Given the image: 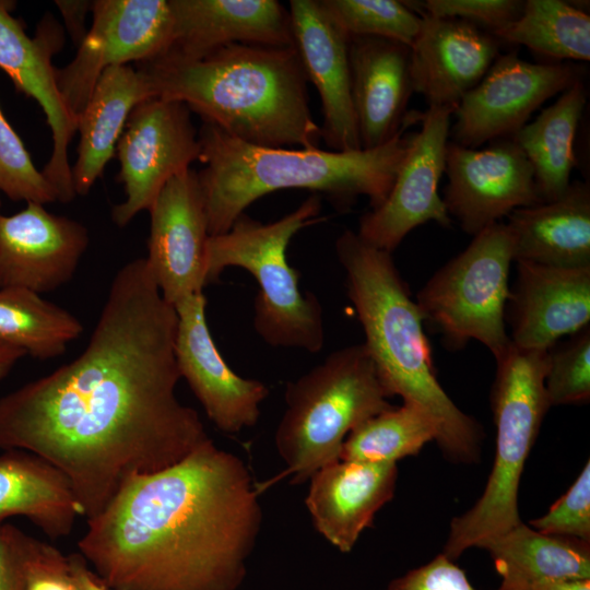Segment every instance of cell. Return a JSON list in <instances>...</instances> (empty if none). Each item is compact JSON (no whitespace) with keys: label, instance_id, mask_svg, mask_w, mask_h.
<instances>
[{"label":"cell","instance_id":"33","mask_svg":"<svg viewBox=\"0 0 590 590\" xmlns=\"http://www.w3.org/2000/svg\"><path fill=\"white\" fill-rule=\"evenodd\" d=\"M349 37L373 36L411 47L421 28V14L397 0H319Z\"/></svg>","mask_w":590,"mask_h":590},{"label":"cell","instance_id":"35","mask_svg":"<svg viewBox=\"0 0 590 590\" xmlns=\"http://www.w3.org/2000/svg\"><path fill=\"white\" fill-rule=\"evenodd\" d=\"M0 190L14 201L46 204L57 193L38 170L22 140L0 109Z\"/></svg>","mask_w":590,"mask_h":590},{"label":"cell","instance_id":"10","mask_svg":"<svg viewBox=\"0 0 590 590\" xmlns=\"http://www.w3.org/2000/svg\"><path fill=\"white\" fill-rule=\"evenodd\" d=\"M93 23L73 60L56 71L58 88L78 120L103 72L114 66L152 61L170 40L169 0H96Z\"/></svg>","mask_w":590,"mask_h":590},{"label":"cell","instance_id":"4","mask_svg":"<svg viewBox=\"0 0 590 590\" xmlns=\"http://www.w3.org/2000/svg\"><path fill=\"white\" fill-rule=\"evenodd\" d=\"M400 130L369 150L326 151L266 148L244 142L203 122L197 173L210 236L226 233L256 200L282 189H307L326 196L338 209L359 196L376 209L387 199L406 154L410 133Z\"/></svg>","mask_w":590,"mask_h":590},{"label":"cell","instance_id":"16","mask_svg":"<svg viewBox=\"0 0 590 590\" xmlns=\"http://www.w3.org/2000/svg\"><path fill=\"white\" fill-rule=\"evenodd\" d=\"M205 307L203 293L175 306L177 367L209 420L224 433H239L257 424L269 389L260 380L240 377L227 365L211 335Z\"/></svg>","mask_w":590,"mask_h":590},{"label":"cell","instance_id":"38","mask_svg":"<svg viewBox=\"0 0 590 590\" xmlns=\"http://www.w3.org/2000/svg\"><path fill=\"white\" fill-rule=\"evenodd\" d=\"M24 590H83L69 555L36 539L27 560Z\"/></svg>","mask_w":590,"mask_h":590},{"label":"cell","instance_id":"23","mask_svg":"<svg viewBox=\"0 0 590 590\" xmlns=\"http://www.w3.org/2000/svg\"><path fill=\"white\" fill-rule=\"evenodd\" d=\"M349 57L362 149L379 148L403 128L418 123L420 111L406 110L414 93L409 46L381 37H351Z\"/></svg>","mask_w":590,"mask_h":590},{"label":"cell","instance_id":"28","mask_svg":"<svg viewBox=\"0 0 590 590\" xmlns=\"http://www.w3.org/2000/svg\"><path fill=\"white\" fill-rule=\"evenodd\" d=\"M479 547L491 555L504 590H531L546 579H590V542L545 534L522 521Z\"/></svg>","mask_w":590,"mask_h":590},{"label":"cell","instance_id":"1","mask_svg":"<svg viewBox=\"0 0 590 590\" xmlns=\"http://www.w3.org/2000/svg\"><path fill=\"white\" fill-rule=\"evenodd\" d=\"M176 331L145 258L126 263L83 352L0 398V449L57 467L86 519L131 477L182 460L210 437L176 396Z\"/></svg>","mask_w":590,"mask_h":590},{"label":"cell","instance_id":"25","mask_svg":"<svg viewBox=\"0 0 590 590\" xmlns=\"http://www.w3.org/2000/svg\"><path fill=\"white\" fill-rule=\"evenodd\" d=\"M506 223L515 262L558 268L590 267V187L573 181L552 202L514 210Z\"/></svg>","mask_w":590,"mask_h":590},{"label":"cell","instance_id":"32","mask_svg":"<svg viewBox=\"0 0 590 590\" xmlns=\"http://www.w3.org/2000/svg\"><path fill=\"white\" fill-rule=\"evenodd\" d=\"M437 436L434 420L416 404L403 402L354 428L343 442L340 460L397 463L417 455Z\"/></svg>","mask_w":590,"mask_h":590},{"label":"cell","instance_id":"40","mask_svg":"<svg viewBox=\"0 0 590 590\" xmlns=\"http://www.w3.org/2000/svg\"><path fill=\"white\" fill-rule=\"evenodd\" d=\"M35 541L13 524H0V590H24L27 560Z\"/></svg>","mask_w":590,"mask_h":590},{"label":"cell","instance_id":"27","mask_svg":"<svg viewBox=\"0 0 590 590\" xmlns=\"http://www.w3.org/2000/svg\"><path fill=\"white\" fill-rule=\"evenodd\" d=\"M81 507L64 473L44 458L19 449L0 453V524L25 517L47 536L69 535Z\"/></svg>","mask_w":590,"mask_h":590},{"label":"cell","instance_id":"12","mask_svg":"<svg viewBox=\"0 0 590 590\" xmlns=\"http://www.w3.org/2000/svg\"><path fill=\"white\" fill-rule=\"evenodd\" d=\"M581 78V70L568 63H532L515 51L498 56L455 108L451 142L477 149L486 142L512 138L546 99Z\"/></svg>","mask_w":590,"mask_h":590},{"label":"cell","instance_id":"39","mask_svg":"<svg viewBox=\"0 0 590 590\" xmlns=\"http://www.w3.org/2000/svg\"><path fill=\"white\" fill-rule=\"evenodd\" d=\"M386 590H475L453 560L442 553L430 562L392 579ZM504 590V589H498Z\"/></svg>","mask_w":590,"mask_h":590},{"label":"cell","instance_id":"7","mask_svg":"<svg viewBox=\"0 0 590 590\" xmlns=\"http://www.w3.org/2000/svg\"><path fill=\"white\" fill-rule=\"evenodd\" d=\"M390 396L363 344L337 350L285 389V411L275 448L292 484L308 481L340 460L347 435L392 408Z\"/></svg>","mask_w":590,"mask_h":590},{"label":"cell","instance_id":"19","mask_svg":"<svg viewBox=\"0 0 590 590\" xmlns=\"http://www.w3.org/2000/svg\"><path fill=\"white\" fill-rule=\"evenodd\" d=\"M288 12L294 47L320 97L321 139L331 151L361 150L352 101L350 38L319 0H291Z\"/></svg>","mask_w":590,"mask_h":590},{"label":"cell","instance_id":"26","mask_svg":"<svg viewBox=\"0 0 590 590\" xmlns=\"http://www.w3.org/2000/svg\"><path fill=\"white\" fill-rule=\"evenodd\" d=\"M155 97L149 74L129 64L106 69L76 120L78 158L71 167L75 194H86L116 154L127 120L141 102Z\"/></svg>","mask_w":590,"mask_h":590},{"label":"cell","instance_id":"13","mask_svg":"<svg viewBox=\"0 0 590 590\" xmlns=\"http://www.w3.org/2000/svg\"><path fill=\"white\" fill-rule=\"evenodd\" d=\"M453 109L428 107L420 111L421 129L410 143L390 193L381 205L363 214L357 235L369 245L392 253L404 237L427 222L449 226L451 219L438 185Z\"/></svg>","mask_w":590,"mask_h":590},{"label":"cell","instance_id":"24","mask_svg":"<svg viewBox=\"0 0 590 590\" xmlns=\"http://www.w3.org/2000/svg\"><path fill=\"white\" fill-rule=\"evenodd\" d=\"M397 477V463L337 460L320 468L305 500L314 527L340 552H351L393 498Z\"/></svg>","mask_w":590,"mask_h":590},{"label":"cell","instance_id":"21","mask_svg":"<svg viewBox=\"0 0 590 590\" xmlns=\"http://www.w3.org/2000/svg\"><path fill=\"white\" fill-rule=\"evenodd\" d=\"M516 263L517 279L507 303L514 345L547 351L560 338L589 326L590 267Z\"/></svg>","mask_w":590,"mask_h":590},{"label":"cell","instance_id":"29","mask_svg":"<svg viewBox=\"0 0 590 590\" xmlns=\"http://www.w3.org/2000/svg\"><path fill=\"white\" fill-rule=\"evenodd\" d=\"M586 102L581 80L512 137L533 169L542 202L559 199L569 188L576 165L574 141Z\"/></svg>","mask_w":590,"mask_h":590},{"label":"cell","instance_id":"34","mask_svg":"<svg viewBox=\"0 0 590 590\" xmlns=\"http://www.w3.org/2000/svg\"><path fill=\"white\" fill-rule=\"evenodd\" d=\"M569 337L547 350L544 388L550 406L590 399V327Z\"/></svg>","mask_w":590,"mask_h":590},{"label":"cell","instance_id":"8","mask_svg":"<svg viewBox=\"0 0 590 590\" xmlns=\"http://www.w3.org/2000/svg\"><path fill=\"white\" fill-rule=\"evenodd\" d=\"M546 366L547 351L520 349L511 342L496 358L491 391L496 426L494 463L477 502L450 523L441 553L453 562L470 547H479L521 522V474L551 408L544 388Z\"/></svg>","mask_w":590,"mask_h":590},{"label":"cell","instance_id":"15","mask_svg":"<svg viewBox=\"0 0 590 590\" xmlns=\"http://www.w3.org/2000/svg\"><path fill=\"white\" fill-rule=\"evenodd\" d=\"M149 212L145 260L163 298L175 307L208 285L210 235L197 172L189 168L170 178Z\"/></svg>","mask_w":590,"mask_h":590},{"label":"cell","instance_id":"43","mask_svg":"<svg viewBox=\"0 0 590 590\" xmlns=\"http://www.w3.org/2000/svg\"><path fill=\"white\" fill-rule=\"evenodd\" d=\"M531 590H590V579H546Z\"/></svg>","mask_w":590,"mask_h":590},{"label":"cell","instance_id":"20","mask_svg":"<svg viewBox=\"0 0 590 590\" xmlns=\"http://www.w3.org/2000/svg\"><path fill=\"white\" fill-rule=\"evenodd\" d=\"M421 28L410 47L413 92L428 107L455 108L486 74L498 57L499 40L456 17L421 13Z\"/></svg>","mask_w":590,"mask_h":590},{"label":"cell","instance_id":"44","mask_svg":"<svg viewBox=\"0 0 590 590\" xmlns=\"http://www.w3.org/2000/svg\"><path fill=\"white\" fill-rule=\"evenodd\" d=\"M26 353L20 349L0 343V380L8 376L14 365Z\"/></svg>","mask_w":590,"mask_h":590},{"label":"cell","instance_id":"36","mask_svg":"<svg viewBox=\"0 0 590 590\" xmlns=\"http://www.w3.org/2000/svg\"><path fill=\"white\" fill-rule=\"evenodd\" d=\"M534 530L590 542L589 460L567 492L543 516L531 520Z\"/></svg>","mask_w":590,"mask_h":590},{"label":"cell","instance_id":"5","mask_svg":"<svg viewBox=\"0 0 590 590\" xmlns=\"http://www.w3.org/2000/svg\"><path fill=\"white\" fill-rule=\"evenodd\" d=\"M346 292L365 333L366 346L389 396L423 409L436 423V442L455 463L481 456L480 424L462 412L438 382L423 318L390 252L344 231L335 241Z\"/></svg>","mask_w":590,"mask_h":590},{"label":"cell","instance_id":"9","mask_svg":"<svg viewBox=\"0 0 590 590\" xmlns=\"http://www.w3.org/2000/svg\"><path fill=\"white\" fill-rule=\"evenodd\" d=\"M512 237L506 223L473 236L470 245L435 272L416 295L423 321L441 334L445 345H485L495 359L510 345L506 310L510 296Z\"/></svg>","mask_w":590,"mask_h":590},{"label":"cell","instance_id":"2","mask_svg":"<svg viewBox=\"0 0 590 590\" xmlns=\"http://www.w3.org/2000/svg\"><path fill=\"white\" fill-rule=\"evenodd\" d=\"M250 472L210 438L179 462L131 477L79 540L119 590H238L262 526Z\"/></svg>","mask_w":590,"mask_h":590},{"label":"cell","instance_id":"3","mask_svg":"<svg viewBox=\"0 0 590 590\" xmlns=\"http://www.w3.org/2000/svg\"><path fill=\"white\" fill-rule=\"evenodd\" d=\"M140 68L155 97L184 103L203 122L244 142L316 149L321 140L294 46L231 44L199 59L161 56Z\"/></svg>","mask_w":590,"mask_h":590},{"label":"cell","instance_id":"6","mask_svg":"<svg viewBox=\"0 0 590 590\" xmlns=\"http://www.w3.org/2000/svg\"><path fill=\"white\" fill-rule=\"evenodd\" d=\"M321 199L314 193L293 212L262 223L241 214L206 245V282L231 267L247 270L257 281L253 327L275 347L317 353L324 344L323 312L312 293L299 290V273L287 261V246L300 229L322 221Z\"/></svg>","mask_w":590,"mask_h":590},{"label":"cell","instance_id":"17","mask_svg":"<svg viewBox=\"0 0 590 590\" xmlns=\"http://www.w3.org/2000/svg\"><path fill=\"white\" fill-rule=\"evenodd\" d=\"M11 10V2L0 1V69L20 92L43 108L54 146L42 173L55 189L58 201L69 202L76 196L68 158L76 122L58 88L57 69L51 63L54 52L61 46V30L55 21L43 20L35 37L31 38Z\"/></svg>","mask_w":590,"mask_h":590},{"label":"cell","instance_id":"41","mask_svg":"<svg viewBox=\"0 0 590 590\" xmlns=\"http://www.w3.org/2000/svg\"><path fill=\"white\" fill-rule=\"evenodd\" d=\"M56 5L59 9L68 33L76 46L81 44L85 31V19L93 8V1L85 0H58Z\"/></svg>","mask_w":590,"mask_h":590},{"label":"cell","instance_id":"14","mask_svg":"<svg viewBox=\"0 0 590 590\" xmlns=\"http://www.w3.org/2000/svg\"><path fill=\"white\" fill-rule=\"evenodd\" d=\"M445 174L447 212L472 236L516 209L543 203L533 169L514 138L491 141L484 149L448 142Z\"/></svg>","mask_w":590,"mask_h":590},{"label":"cell","instance_id":"37","mask_svg":"<svg viewBox=\"0 0 590 590\" xmlns=\"http://www.w3.org/2000/svg\"><path fill=\"white\" fill-rule=\"evenodd\" d=\"M520 0H427L423 13L434 17H456L494 34L521 13Z\"/></svg>","mask_w":590,"mask_h":590},{"label":"cell","instance_id":"42","mask_svg":"<svg viewBox=\"0 0 590 590\" xmlns=\"http://www.w3.org/2000/svg\"><path fill=\"white\" fill-rule=\"evenodd\" d=\"M73 571L83 590H119L108 587L90 568L88 564L80 553L69 555Z\"/></svg>","mask_w":590,"mask_h":590},{"label":"cell","instance_id":"30","mask_svg":"<svg viewBox=\"0 0 590 590\" xmlns=\"http://www.w3.org/2000/svg\"><path fill=\"white\" fill-rule=\"evenodd\" d=\"M82 331L75 316L39 294L21 287L0 288V343L49 359L63 354Z\"/></svg>","mask_w":590,"mask_h":590},{"label":"cell","instance_id":"11","mask_svg":"<svg viewBox=\"0 0 590 590\" xmlns=\"http://www.w3.org/2000/svg\"><path fill=\"white\" fill-rule=\"evenodd\" d=\"M190 113L184 103L161 97L148 98L131 111L116 146L126 193L111 211L116 225L126 226L149 211L165 184L199 161L201 146Z\"/></svg>","mask_w":590,"mask_h":590},{"label":"cell","instance_id":"31","mask_svg":"<svg viewBox=\"0 0 590 590\" xmlns=\"http://www.w3.org/2000/svg\"><path fill=\"white\" fill-rule=\"evenodd\" d=\"M493 35L557 60L590 59V16L562 0L524 1L520 15Z\"/></svg>","mask_w":590,"mask_h":590},{"label":"cell","instance_id":"18","mask_svg":"<svg viewBox=\"0 0 590 590\" xmlns=\"http://www.w3.org/2000/svg\"><path fill=\"white\" fill-rule=\"evenodd\" d=\"M88 245L84 225L26 202L11 215L0 214V288L37 294L68 283Z\"/></svg>","mask_w":590,"mask_h":590},{"label":"cell","instance_id":"22","mask_svg":"<svg viewBox=\"0 0 590 590\" xmlns=\"http://www.w3.org/2000/svg\"><path fill=\"white\" fill-rule=\"evenodd\" d=\"M165 57L193 60L231 44L294 46L290 12L276 0H169Z\"/></svg>","mask_w":590,"mask_h":590}]
</instances>
